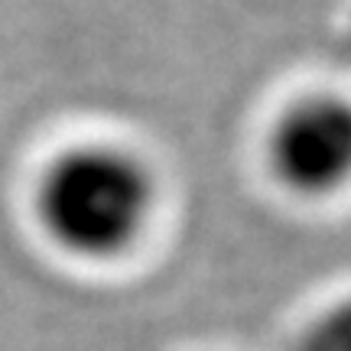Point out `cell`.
Masks as SVG:
<instances>
[{
  "instance_id": "3957f363",
  "label": "cell",
  "mask_w": 351,
  "mask_h": 351,
  "mask_svg": "<svg viewBox=\"0 0 351 351\" xmlns=\"http://www.w3.org/2000/svg\"><path fill=\"white\" fill-rule=\"evenodd\" d=\"M302 351H351V300L335 306L322 322H315Z\"/></svg>"
},
{
  "instance_id": "6da1fadb",
  "label": "cell",
  "mask_w": 351,
  "mask_h": 351,
  "mask_svg": "<svg viewBox=\"0 0 351 351\" xmlns=\"http://www.w3.org/2000/svg\"><path fill=\"white\" fill-rule=\"evenodd\" d=\"M29 202L43 238L59 254L117 263L147 238L160 182L140 153L111 140H82L39 166Z\"/></svg>"
},
{
  "instance_id": "7a4b0ae2",
  "label": "cell",
  "mask_w": 351,
  "mask_h": 351,
  "mask_svg": "<svg viewBox=\"0 0 351 351\" xmlns=\"http://www.w3.org/2000/svg\"><path fill=\"white\" fill-rule=\"evenodd\" d=\"M263 156L300 199H328L351 186V98L315 91L289 101L267 130Z\"/></svg>"
}]
</instances>
